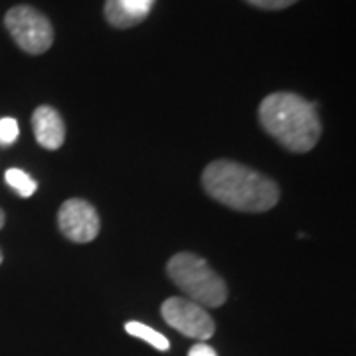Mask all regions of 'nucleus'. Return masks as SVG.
<instances>
[{
	"mask_svg": "<svg viewBox=\"0 0 356 356\" xmlns=\"http://www.w3.org/2000/svg\"><path fill=\"white\" fill-rule=\"evenodd\" d=\"M0 264H2V252H0Z\"/></svg>",
	"mask_w": 356,
	"mask_h": 356,
	"instance_id": "nucleus-15",
	"label": "nucleus"
},
{
	"mask_svg": "<svg viewBox=\"0 0 356 356\" xmlns=\"http://www.w3.org/2000/svg\"><path fill=\"white\" fill-rule=\"evenodd\" d=\"M188 356H218V355H216V350H214L210 344L198 343V344H194L191 350H188Z\"/></svg>",
	"mask_w": 356,
	"mask_h": 356,
	"instance_id": "nucleus-13",
	"label": "nucleus"
},
{
	"mask_svg": "<svg viewBox=\"0 0 356 356\" xmlns=\"http://www.w3.org/2000/svg\"><path fill=\"white\" fill-rule=\"evenodd\" d=\"M4 178H6V182H8L22 198H30V196L36 192V188H38L36 180H32V177H28L24 170H20V168H10V170H6Z\"/></svg>",
	"mask_w": 356,
	"mask_h": 356,
	"instance_id": "nucleus-10",
	"label": "nucleus"
},
{
	"mask_svg": "<svg viewBox=\"0 0 356 356\" xmlns=\"http://www.w3.org/2000/svg\"><path fill=\"white\" fill-rule=\"evenodd\" d=\"M259 123L291 153H309L321 139L317 105L297 93H271L259 103Z\"/></svg>",
	"mask_w": 356,
	"mask_h": 356,
	"instance_id": "nucleus-2",
	"label": "nucleus"
},
{
	"mask_svg": "<svg viewBox=\"0 0 356 356\" xmlns=\"http://www.w3.org/2000/svg\"><path fill=\"white\" fill-rule=\"evenodd\" d=\"M166 273L180 291L200 307H220L228 299L226 281L200 255L180 252L168 259Z\"/></svg>",
	"mask_w": 356,
	"mask_h": 356,
	"instance_id": "nucleus-3",
	"label": "nucleus"
},
{
	"mask_svg": "<svg viewBox=\"0 0 356 356\" xmlns=\"http://www.w3.org/2000/svg\"><path fill=\"white\" fill-rule=\"evenodd\" d=\"M245 2L255 6V8H261V10H283V8L293 6L299 0H245Z\"/></svg>",
	"mask_w": 356,
	"mask_h": 356,
	"instance_id": "nucleus-12",
	"label": "nucleus"
},
{
	"mask_svg": "<svg viewBox=\"0 0 356 356\" xmlns=\"http://www.w3.org/2000/svg\"><path fill=\"white\" fill-rule=\"evenodd\" d=\"M58 228L70 242L88 243L99 234V214L97 210L81 198H70L60 206Z\"/></svg>",
	"mask_w": 356,
	"mask_h": 356,
	"instance_id": "nucleus-6",
	"label": "nucleus"
},
{
	"mask_svg": "<svg viewBox=\"0 0 356 356\" xmlns=\"http://www.w3.org/2000/svg\"><path fill=\"white\" fill-rule=\"evenodd\" d=\"M4 222H6V216H4V212H2V208H0V229L4 228Z\"/></svg>",
	"mask_w": 356,
	"mask_h": 356,
	"instance_id": "nucleus-14",
	"label": "nucleus"
},
{
	"mask_svg": "<svg viewBox=\"0 0 356 356\" xmlns=\"http://www.w3.org/2000/svg\"><path fill=\"white\" fill-rule=\"evenodd\" d=\"M20 135L18 121L13 117H4L0 119V145H13L14 140Z\"/></svg>",
	"mask_w": 356,
	"mask_h": 356,
	"instance_id": "nucleus-11",
	"label": "nucleus"
},
{
	"mask_svg": "<svg viewBox=\"0 0 356 356\" xmlns=\"http://www.w3.org/2000/svg\"><path fill=\"white\" fill-rule=\"evenodd\" d=\"M4 26L8 34L18 44L20 50L32 56H40L48 51L54 44V28L46 14H42L38 8L18 4L10 8L4 16Z\"/></svg>",
	"mask_w": 356,
	"mask_h": 356,
	"instance_id": "nucleus-4",
	"label": "nucleus"
},
{
	"mask_svg": "<svg viewBox=\"0 0 356 356\" xmlns=\"http://www.w3.org/2000/svg\"><path fill=\"white\" fill-rule=\"evenodd\" d=\"M202 186L210 198L238 212L261 214L280 202V186L250 166L236 161H212L204 168Z\"/></svg>",
	"mask_w": 356,
	"mask_h": 356,
	"instance_id": "nucleus-1",
	"label": "nucleus"
},
{
	"mask_svg": "<svg viewBox=\"0 0 356 356\" xmlns=\"http://www.w3.org/2000/svg\"><path fill=\"white\" fill-rule=\"evenodd\" d=\"M125 331L131 334V337H137L140 341H145V343H149L151 346H154L156 350H168L170 348V343H168V339H166L165 334H161L159 331H154L151 327H147V325H143L139 321H129L127 325H125Z\"/></svg>",
	"mask_w": 356,
	"mask_h": 356,
	"instance_id": "nucleus-9",
	"label": "nucleus"
},
{
	"mask_svg": "<svg viewBox=\"0 0 356 356\" xmlns=\"http://www.w3.org/2000/svg\"><path fill=\"white\" fill-rule=\"evenodd\" d=\"M153 6L154 0H105V18L113 28L127 30L140 24Z\"/></svg>",
	"mask_w": 356,
	"mask_h": 356,
	"instance_id": "nucleus-8",
	"label": "nucleus"
},
{
	"mask_svg": "<svg viewBox=\"0 0 356 356\" xmlns=\"http://www.w3.org/2000/svg\"><path fill=\"white\" fill-rule=\"evenodd\" d=\"M32 129L38 145H42L48 151H56L64 145L65 140V125L60 113L50 107L42 105L32 115Z\"/></svg>",
	"mask_w": 356,
	"mask_h": 356,
	"instance_id": "nucleus-7",
	"label": "nucleus"
},
{
	"mask_svg": "<svg viewBox=\"0 0 356 356\" xmlns=\"http://www.w3.org/2000/svg\"><path fill=\"white\" fill-rule=\"evenodd\" d=\"M161 315L166 321V325H170L175 331L188 339L206 343L216 332L214 318L206 313L204 307L186 297H168L161 307Z\"/></svg>",
	"mask_w": 356,
	"mask_h": 356,
	"instance_id": "nucleus-5",
	"label": "nucleus"
}]
</instances>
